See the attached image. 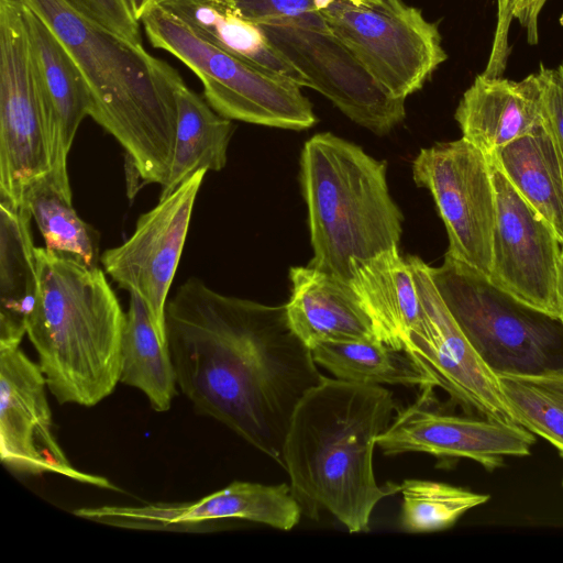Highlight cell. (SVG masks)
Returning a JSON list of instances; mask_svg holds the SVG:
<instances>
[{"mask_svg": "<svg viewBox=\"0 0 563 563\" xmlns=\"http://www.w3.org/2000/svg\"><path fill=\"white\" fill-rule=\"evenodd\" d=\"M22 5L34 79L48 136V177L71 199L67 157L80 123L90 115L89 92L79 69L57 36L35 12Z\"/></svg>", "mask_w": 563, "mask_h": 563, "instance_id": "cell-18", "label": "cell"}, {"mask_svg": "<svg viewBox=\"0 0 563 563\" xmlns=\"http://www.w3.org/2000/svg\"><path fill=\"white\" fill-rule=\"evenodd\" d=\"M289 324L311 350L323 342L378 340L374 323L351 285L312 266L289 271Z\"/></svg>", "mask_w": 563, "mask_h": 563, "instance_id": "cell-20", "label": "cell"}, {"mask_svg": "<svg viewBox=\"0 0 563 563\" xmlns=\"http://www.w3.org/2000/svg\"><path fill=\"white\" fill-rule=\"evenodd\" d=\"M490 166L496 221L488 278L521 302L559 319L556 282L562 244L492 159Z\"/></svg>", "mask_w": 563, "mask_h": 563, "instance_id": "cell-15", "label": "cell"}, {"mask_svg": "<svg viewBox=\"0 0 563 563\" xmlns=\"http://www.w3.org/2000/svg\"><path fill=\"white\" fill-rule=\"evenodd\" d=\"M431 277L449 310L484 363L495 373L563 368V324L477 271L445 255Z\"/></svg>", "mask_w": 563, "mask_h": 563, "instance_id": "cell-6", "label": "cell"}, {"mask_svg": "<svg viewBox=\"0 0 563 563\" xmlns=\"http://www.w3.org/2000/svg\"><path fill=\"white\" fill-rule=\"evenodd\" d=\"M300 163L309 266L349 283L351 261L374 257L400 240L402 216L388 191L386 164L332 133L309 139Z\"/></svg>", "mask_w": 563, "mask_h": 563, "instance_id": "cell-5", "label": "cell"}, {"mask_svg": "<svg viewBox=\"0 0 563 563\" xmlns=\"http://www.w3.org/2000/svg\"><path fill=\"white\" fill-rule=\"evenodd\" d=\"M434 387L422 388V397L397 411L376 439L383 454L395 456L421 452L440 459H468L492 472L508 456H527L536 442L522 426L487 417H463L432 409Z\"/></svg>", "mask_w": 563, "mask_h": 563, "instance_id": "cell-16", "label": "cell"}, {"mask_svg": "<svg viewBox=\"0 0 563 563\" xmlns=\"http://www.w3.org/2000/svg\"><path fill=\"white\" fill-rule=\"evenodd\" d=\"M536 74L541 88L543 121L563 158V64L555 68L541 64Z\"/></svg>", "mask_w": 563, "mask_h": 563, "instance_id": "cell-33", "label": "cell"}, {"mask_svg": "<svg viewBox=\"0 0 563 563\" xmlns=\"http://www.w3.org/2000/svg\"><path fill=\"white\" fill-rule=\"evenodd\" d=\"M355 4H365V5H368V4H374V3H378L380 0H349Z\"/></svg>", "mask_w": 563, "mask_h": 563, "instance_id": "cell-36", "label": "cell"}, {"mask_svg": "<svg viewBox=\"0 0 563 563\" xmlns=\"http://www.w3.org/2000/svg\"><path fill=\"white\" fill-rule=\"evenodd\" d=\"M49 173L23 5L0 0V199L24 205L30 188Z\"/></svg>", "mask_w": 563, "mask_h": 563, "instance_id": "cell-10", "label": "cell"}, {"mask_svg": "<svg viewBox=\"0 0 563 563\" xmlns=\"http://www.w3.org/2000/svg\"><path fill=\"white\" fill-rule=\"evenodd\" d=\"M208 170H198L150 211L132 235L100 257L104 273L144 301L153 327L166 343L168 292L185 246L196 197Z\"/></svg>", "mask_w": 563, "mask_h": 563, "instance_id": "cell-13", "label": "cell"}, {"mask_svg": "<svg viewBox=\"0 0 563 563\" xmlns=\"http://www.w3.org/2000/svg\"><path fill=\"white\" fill-rule=\"evenodd\" d=\"M154 3L217 47L268 73L307 87L305 77L271 45L263 30L231 0H154Z\"/></svg>", "mask_w": 563, "mask_h": 563, "instance_id": "cell-23", "label": "cell"}, {"mask_svg": "<svg viewBox=\"0 0 563 563\" xmlns=\"http://www.w3.org/2000/svg\"><path fill=\"white\" fill-rule=\"evenodd\" d=\"M47 382L20 346L0 347V457L13 472L55 473L69 479L115 489L106 478L73 466L53 433Z\"/></svg>", "mask_w": 563, "mask_h": 563, "instance_id": "cell-14", "label": "cell"}, {"mask_svg": "<svg viewBox=\"0 0 563 563\" xmlns=\"http://www.w3.org/2000/svg\"><path fill=\"white\" fill-rule=\"evenodd\" d=\"M489 157L551 225L563 247V158L544 121Z\"/></svg>", "mask_w": 563, "mask_h": 563, "instance_id": "cell-24", "label": "cell"}, {"mask_svg": "<svg viewBox=\"0 0 563 563\" xmlns=\"http://www.w3.org/2000/svg\"><path fill=\"white\" fill-rule=\"evenodd\" d=\"M38 287L26 334L60 405L92 407L120 382L125 324L104 271L36 247Z\"/></svg>", "mask_w": 563, "mask_h": 563, "instance_id": "cell-4", "label": "cell"}, {"mask_svg": "<svg viewBox=\"0 0 563 563\" xmlns=\"http://www.w3.org/2000/svg\"><path fill=\"white\" fill-rule=\"evenodd\" d=\"M0 347L20 346L37 287L36 246L26 205L0 199Z\"/></svg>", "mask_w": 563, "mask_h": 563, "instance_id": "cell-22", "label": "cell"}, {"mask_svg": "<svg viewBox=\"0 0 563 563\" xmlns=\"http://www.w3.org/2000/svg\"><path fill=\"white\" fill-rule=\"evenodd\" d=\"M317 364L335 378L364 385L437 387L404 350L382 341L323 342L311 347Z\"/></svg>", "mask_w": 563, "mask_h": 563, "instance_id": "cell-27", "label": "cell"}, {"mask_svg": "<svg viewBox=\"0 0 563 563\" xmlns=\"http://www.w3.org/2000/svg\"><path fill=\"white\" fill-rule=\"evenodd\" d=\"M412 174L432 194L444 222L445 255L488 277L496 221L489 156L461 137L422 148Z\"/></svg>", "mask_w": 563, "mask_h": 563, "instance_id": "cell-11", "label": "cell"}, {"mask_svg": "<svg viewBox=\"0 0 563 563\" xmlns=\"http://www.w3.org/2000/svg\"><path fill=\"white\" fill-rule=\"evenodd\" d=\"M393 393L325 377L296 407L285 438L282 466L302 514H331L351 533L368 529L376 505L400 490L374 474L377 437L394 419Z\"/></svg>", "mask_w": 563, "mask_h": 563, "instance_id": "cell-2", "label": "cell"}, {"mask_svg": "<svg viewBox=\"0 0 563 563\" xmlns=\"http://www.w3.org/2000/svg\"><path fill=\"white\" fill-rule=\"evenodd\" d=\"M462 137L487 156L543 123L537 74L516 81L478 75L455 111Z\"/></svg>", "mask_w": 563, "mask_h": 563, "instance_id": "cell-19", "label": "cell"}, {"mask_svg": "<svg viewBox=\"0 0 563 563\" xmlns=\"http://www.w3.org/2000/svg\"><path fill=\"white\" fill-rule=\"evenodd\" d=\"M274 49L357 124L383 135L405 118V100L386 93L335 36L313 0L257 24Z\"/></svg>", "mask_w": 563, "mask_h": 563, "instance_id": "cell-8", "label": "cell"}, {"mask_svg": "<svg viewBox=\"0 0 563 563\" xmlns=\"http://www.w3.org/2000/svg\"><path fill=\"white\" fill-rule=\"evenodd\" d=\"M335 36L390 97L419 90L446 59L438 26L402 0L355 4L332 0L319 10Z\"/></svg>", "mask_w": 563, "mask_h": 563, "instance_id": "cell-9", "label": "cell"}, {"mask_svg": "<svg viewBox=\"0 0 563 563\" xmlns=\"http://www.w3.org/2000/svg\"><path fill=\"white\" fill-rule=\"evenodd\" d=\"M136 19L140 21L143 12L147 9L148 5L153 3L154 0H128Z\"/></svg>", "mask_w": 563, "mask_h": 563, "instance_id": "cell-35", "label": "cell"}, {"mask_svg": "<svg viewBox=\"0 0 563 563\" xmlns=\"http://www.w3.org/2000/svg\"><path fill=\"white\" fill-rule=\"evenodd\" d=\"M25 205L45 242V247L95 266L98 246L90 227L47 177L33 185Z\"/></svg>", "mask_w": 563, "mask_h": 563, "instance_id": "cell-29", "label": "cell"}, {"mask_svg": "<svg viewBox=\"0 0 563 563\" xmlns=\"http://www.w3.org/2000/svg\"><path fill=\"white\" fill-rule=\"evenodd\" d=\"M556 297L559 306V319L563 324V249L558 265Z\"/></svg>", "mask_w": 563, "mask_h": 563, "instance_id": "cell-34", "label": "cell"}, {"mask_svg": "<svg viewBox=\"0 0 563 563\" xmlns=\"http://www.w3.org/2000/svg\"><path fill=\"white\" fill-rule=\"evenodd\" d=\"M547 0H497V27L487 66L483 71L489 77H499L508 56L507 35L512 18L526 29L530 44L538 43V16Z\"/></svg>", "mask_w": 563, "mask_h": 563, "instance_id": "cell-31", "label": "cell"}, {"mask_svg": "<svg viewBox=\"0 0 563 563\" xmlns=\"http://www.w3.org/2000/svg\"><path fill=\"white\" fill-rule=\"evenodd\" d=\"M177 109L174 154L159 199L177 189L198 170H221L233 124L219 114L205 98L191 90L184 79L175 86Z\"/></svg>", "mask_w": 563, "mask_h": 563, "instance_id": "cell-25", "label": "cell"}, {"mask_svg": "<svg viewBox=\"0 0 563 563\" xmlns=\"http://www.w3.org/2000/svg\"><path fill=\"white\" fill-rule=\"evenodd\" d=\"M496 375L515 421L550 442L563 459V368Z\"/></svg>", "mask_w": 563, "mask_h": 563, "instance_id": "cell-28", "label": "cell"}, {"mask_svg": "<svg viewBox=\"0 0 563 563\" xmlns=\"http://www.w3.org/2000/svg\"><path fill=\"white\" fill-rule=\"evenodd\" d=\"M60 41L89 92L90 115L132 157L145 183L164 185L174 154L180 74L66 0H19Z\"/></svg>", "mask_w": 563, "mask_h": 563, "instance_id": "cell-3", "label": "cell"}, {"mask_svg": "<svg viewBox=\"0 0 563 563\" xmlns=\"http://www.w3.org/2000/svg\"><path fill=\"white\" fill-rule=\"evenodd\" d=\"M74 515L135 530H187L207 522L240 519L288 531L298 525L302 510L286 483L265 485L235 481L194 501L104 505L79 508L74 510Z\"/></svg>", "mask_w": 563, "mask_h": 563, "instance_id": "cell-17", "label": "cell"}, {"mask_svg": "<svg viewBox=\"0 0 563 563\" xmlns=\"http://www.w3.org/2000/svg\"><path fill=\"white\" fill-rule=\"evenodd\" d=\"M120 382L141 390L157 412L169 410L176 395V373L168 345L161 341L147 307L133 291L121 342Z\"/></svg>", "mask_w": 563, "mask_h": 563, "instance_id": "cell-26", "label": "cell"}, {"mask_svg": "<svg viewBox=\"0 0 563 563\" xmlns=\"http://www.w3.org/2000/svg\"><path fill=\"white\" fill-rule=\"evenodd\" d=\"M165 325L177 386L195 411L282 465L292 413L324 378L285 306L222 295L191 277L168 299Z\"/></svg>", "mask_w": 563, "mask_h": 563, "instance_id": "cell-1", "label": "cell"}, {"mask_svg": "<svg viewBox=\"0 0 563 563\" xmlns=\"http://www.w3.org/2000/svg\"><path fill=\"white\" fill-rule=\"evenodd\" d=\"M399 492L402 495L400 528L410 533L449 529L465 512L489 499L486 494L426 479H405Z\"/></svg>", "mask_w": 563, "mask_h": 563, "instance_id": "cell-30", "label": "cell"}, {"mask_svg": "<svg viewBox=\"0 0 563 563\" xmlns=\"http://www.w3.org/2000/svg\"><path fill=\"white\" fill-rule=\"evenodd\" d=\"M75 9L119 36L142 45L141 22L128 0H66Z\"/></svg>", "mask_w": 563, "mask_h": 563, "instance_id": "cell-32", "label": "cell"}, {"mask_svg": "<svg viewBox=\"0 0 563 563\" xmlns=\"http://www.w3.org/2000/svg\"><path fill=\"white\" fill-rule=\"evenodd\" d=\"M140 22L153 47L179 59L199 78L205 99L219 114L290 130L317 122L299 85L205 41L156 3L147 7Z\"/></svg>", "mask_w": 563, "mask_h": 563, "instance_id": "cell-7", "label": "cell"}, {"mask_svg": "<svg viewBox=\"0 0 563 563\" xmlns=\"http://www.w3.org/2000/svg\"><path fill=\"white\" fill-rule=\"evenodd\" d=\"M562 486H563V476H562Z\"/></svg>", "mask_w": 563, "mask_h": 563, "instance_id": "cell-37", "label": "cell"}, {"mask_svg": "<svg viewBox=\"0 0 563 563\" xmlns=\"http://www.w3.org/2000/svg\"><path fill=\"white\" fill-rule=\"evenodd\" d=\"M421 302V316L404 340V351L437 387L467 412L516 422L503 396L497 375L472 346L441 297L430 266L407 258ZM517 423V422H516Z\"/></svg>", "mask_w": 563, "mask_h": 563, "instance_id": "cell-12", "label": "cell"}, {"mask_svg": "<svg viewBox=\"0 0 563 563\" xmlns=\"http://www.w3.org/2000/svg\"><path fill=\"white\" fill-rule=\"evenodd\" d=\"M349 266V284L371 317L377 338L404 350V340L422 311L408 261L395 246L365 261H351Z\"/></svg>", "mask_w": 563, "mask_h": 563, "instance_id": "cell-21", "label": "cell"}]
</instances>
